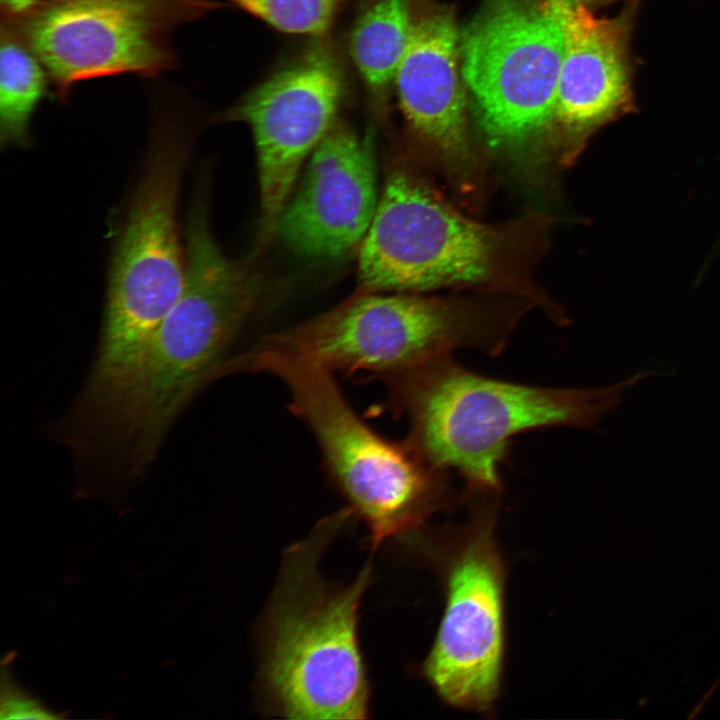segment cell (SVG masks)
Segmentation results:
<instances>
[{
	"label": "cell",
	"instance_id": "6da1fadb",
	"mask_svg": "<svg viewBox=\"0 0 720 720\" xmlns=\"http://www.w3.org/2000/svg\"><path fill=\"white\" fill-rule=\"evenodd\" d=\"M353 515L322 519L283 554L260 623L257 687L264 711L289 719H366L370 683L358 635L371 560L349 584L321 575V558Z\"/></svg>",
	"mask_w": 720,
	"mask_h": 720
},
{
	"label": "cell",
	"instance_id": "7a4b0ae2",
	"mask_svg": "<svg viewBox=\"0 0 720 720\" xmlns=\"http://www.w3.org/2000/svg\"><path fill=\"white\" fill-rule=\"evenodd\" d=\"M652 372L598 388H559L500 380L450 356L384 379L389 406L406 418L412 448L433 466L457 472L469 492L497 494L510 442L552 427L596 430L622 392Z\"/></svg>",
	"mask_w": 720,
	"mask_h": 720
},
{
	"label": "cell",
	"instance_id": "3957f363",
	"mask_svg": "<svg viewBox=\"0 0 720 720\" xmlns=\"http://www.w3.org/2000/svg\"><path fill=\"white\" fill-rule=\"evenodd\" d=\"M163 88L153 97L149 157L114 248L99 344L84 391L96 403L112 402L126 390L185 284L176 213L189 134L184 98Z\"/></svg>",
	"mask_w": 720,
	"mask_h": 720
},
{
	"label": "cell",
	"instance_id": "277c9868",
	"mask_svg": "<svg viewBox=\"0 0 720 720\" xmlns=\"http://www.w3.org/2000/svg\"><path fill=\"white\" fill-rule=\"evenodd\" d=\"M186 278L130 384L104 414L138 475L195 393L224 374L227 352L258 303L256 280L226 257L208 220L187 226ZM111 440V441H112Z\"/></svg>",
	"mask_w": 720,
	"mask_h": 720
},
{
	"label": "cell",
	"instance_id": "5b68a950",
	"mask_svg": "<svg viewBox=\"0 0 720 720\" xmlns=\"http://www.w3.org/2000/svg\"><path fill=\"white\" fill-rule=\"evenodd\" d=\"M235 368L270 374L286 387L290 411L309 428L331 482L365 523L371 550L414 531L450 503L449 472L406 439H386L366 424L332 372L264 343L237 358Z\"/></svg>",
	"mask_w": 720,
	"mask_h": 720
},
{
	"label": "cell",
	"instance_id": "8992f818",
	"mask_svg": "<svg viewBox=\"0 0 720 720\" xmlns=\"http://www.w3.org/2000/svg\"><path fill=\"white\" fill-rule=\"evenodd\" d=\"M522 312L505 303L363 289L262 343L333 374L366 371L385 379L457 349L497 356Z\"/></svg>",
	"mask_w": 720,
	"mask_h": 720
},
{
	"label": "cell",
	"instance_id": "52a82bcc",
	"mask_svg": "<svg viewBox=\"0 0 720 720\" xmlns=\"http://www.w3.org/2000/svg\"><path fill=\"white\" fill-rule=\"evenodd\" d=\"M547 224L537 215L502 224L477 222L416 176L394 172L360 247L362 288L420 293L514 283L524 256Z\"/></svg>",
	"mask_w": 720,
	"mask_h": 720
},
{
	"label": "cell",
	"instance_id": "ba28073f",
	"mask_svg": "<svg viewBox=\"0 0 720 720\" xmlns=\"http://www.w3.org/2000/svg\"><path fill=\"white\" fill-rule=\"evenodd\" d=\"M563 44L557 0H484L460 62L490 145L520 149L552 129Z\"/></svg>",
	"mask_w": 720,
	"mask_h": 720
},
{
	"label": "cell",
	"instance_id": "9c48e42d",
	"mask_svg": "<svg viewBox=\"0 0 720 720\" xmlns=\"http://www.w3.org/2000/svg\"><path fill=\"white\" fill-rule=\"evenodd\" d=\"M216 6L207 0H45L1 18L46 68L54 95L101 76L156 77L175 68L173 32Z\"/></svg>",
	"mask_w": 720,
	"mask_h": 720
},
{
	"label": "cell",
	"instance_id": "30bf717a",
	"mask_svg": "<svg viewBox=\"0 0 720 720\" xmlns=\"http://www.w3.org/2000/svg\"><path fill=\"white\" fill-rule=\"evenodd\" d=\"M494 509L480 510L447 575L445 612L423 672L449 704L487 711L498 693L503 654L504 570Z\"/></svg>",
	"mask_w": 720,
	"mask_h": 720
},
{
	"label": "cell",
	"instance_id": "8fae6325",
	"mask_svg": "<svg viewBox=\"0 0 720 720\" xmlns=\"http://www.w3.org/2000/svg\"><path fill=\"white\" fill-rule=\"evenodd\" d=\"M342 93L332 56L315 49L275 73L226 111L253 132L260 186L262 243L275 233L303 162L331 129Z\"/></svg>",
	"mask_w": 720,
	"mask_h": 720
},
{
	"label": "cell",
	"instance_id": "7c38bea8",
	"mask_svg": "<svg viewBox=\"0 0 720 720\" xmlns=\"http://www.w3.org/2000/svg\"><path fill=\"white\" fill-rule=\"evenodd\" d=\"M378 201L371 135L334 127L310 155L276 232L303 259L338 260L361 247Z\"/></svg>",
	"mask_w": 720,
	"mask_h": 720
},
{
	"label": "cell",
	"instance_id": "4fadbf2b",
	"mask_svg": "<svg viewBox=\"0 0 720 720\" xmlns=\"http://www.w3.org/2000/svg\"><path fill=\"white\" fill-rule=\"evenodd\" d=\"M557 4L564 44L552 129L572 159L599 128L637 111L631 45L639 0L613 17L596 16L580 0Z\"/></svg>",
	"mask_w": 720,
	"mask_h": 720
},
{
	"label": "cell",
	"instance_id": "5bb4252c",
	"mask_svg": "<svg viewBox=\"0 0 720 720\" xmlns=\"http://www.w3.org/2000/svg\"><path fill=\"white\" fill-rule=\"evenodd\" d=\"M460 41L454 13L426 9L412 19L410 39L394 77L412 131L449 164L471 160Z\"/></svg>",
	"mask_w": 720,
	"mask_h": 720
},
{
	"label": "cell",
	"instance_id": "9a60e30c",
	"mask_svg": "<svg viewBox=\"0 0 720 720\" xmlns=\"http://www.w3.org/2000/svg\"><path fill=\"white\" fill-rule=\"evenodd\" d=\"M51 81L38 56L7 23L0 25V142L30 144V123Z\"/></svg>",
	"mask_w": 720,
	"mask_h": 720
},
{
	"label": "cell",
	"instance_id": "2e32d148",
	"mask_svg": "<svg viewBox=\"0 0 720 720\" xmlns=\"http://www.w3.org/2000/svg\"><path fill=\"white\" fill-rule=\"evenodd\" d=\"M411 26L409 0H377L357 20L351 36V55L372 89L381 90L394 79Z\"/></svg>",
	"mask_w": 720,
	"mask_h": 720
},
{
	"label": "cell",
	"instance_id": "e0dca14e",
	"mask_svg": "<svg viewBox=\"0 0 720 720\" xmlns=\"http://www.w3.org/2000/svg\"><path fill=\"white\" fill-rule=\"evenodd\" d=\"M274 28L293 34H318L331 23L340 0H226Z\"/></svg>",
	"mask_w": 720,
	"mask_h": 720
},
{
	"label": "cell",
	"instance_id": "ac0fdd59",
	"mask_svg": "<svg viewBox=\"0 0 720 720\" xmlns=\"http://www.w3.org/2000/svg\"><path fill=\"white\" fill-rule=\"evenodd\" d=\"M0 712L2 719L57 718V715L37 699L15 686L9 678L6 679V687L2 684Z\"/></svg>",
	"mask_w": 720,
	"mask_h": 720
},
{
	"label": "cell",
	"instance_id": "d6986e66",
	"mask_svg": "<svg viewBox=\"0 0 720 720\" xmlns=\"http://www.w3.org/2000/svg\"><path fill=\"white\" fill-rule=\"evenodd\" d=\"M45 0H0L1 18H15L30 11Z\"/></svg>",
	"mask_w": 720,
	"mask_h": 720
},
{
	"label": "cell",
	"instance_id": "ffe728a7",
	"mask_svg": "<svg viewBox=\"0 0 720 720\" xmlns=\"http://www.w3.org/2000/svg\"><path fill=\"white\" fill-rule=\"evenodd\" d=\"M580 1H582L584 4H586L591 9H594V8H597L600 6H605V5L611 4V3L619 1V0H580ZM628 1H632V0H627V2Z\"/></svg>",
	"mask_w": 720,
	"mask_h": 720
}]
</instances>
